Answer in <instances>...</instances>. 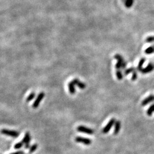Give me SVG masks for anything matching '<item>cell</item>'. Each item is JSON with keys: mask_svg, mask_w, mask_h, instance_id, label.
I'll return each instance as SVG.
<instances>
[{"mask_svg": "<svg viewBox=\"0 0 154 154\" xmlns=\"http://www.w3.org/2000/svg\"><path fill=\"white\" fill-rule=\"evenodd\" d=\"M153 49H154V45H153Z\"/></svg>", "mask_w": 154, "mask_h": 154, "instance_id": "484cf974", "label": "cell"}, {"mask_svg": "<svg viewBox=\"0 0 154 154\" xmlns=\"http://www.w3.org/2000/svg\"><path fill=\"white\" fill-rule=\"evenodd\" d=\"M10 154H25L24 152L23 151H18L14 152H12Z\"/></svg>", "mask_w": 154, "mask_h": 154, "instance_id": "d4e9b609", "label": "cell"}, {"mask_svg": "<svg viewBox=\"0 0 154 154\" xmlns=\"http://www.w3.org/2000/svg\"><path fill=\"white\" fill-rule=\"evenodd\" d=\"M1 133L4 135H7L8 137L12 138H18L20 136V132L17 131L8 130V129H2L1 130Z\"/></svg>", "mask_w": 154, "mask_h": 154, "instance_id": "6da1fadb", "label": "cell"}, {"mask_svg": "<svg viewBox=\"0 0 154 154\" xmlns=\"http://www.w3.org/2000/svg\"><path fill=\"white\" fill-rule=\"evenodd\" d=\"M146 42H149V43L154 42V36L148 37L146 39Z\"/></svg>", "mask_w": 154, "mask_h": 154, "instance_id": "7402d4cb", "label": "cell"}, {"mask_svg": "<svg viewBox=\"0 0 154 154\" xmlns=\"http://www.w3.org/2000/svg\"><path fill=\"white\" fill-rule=\"evenodd\" d=\"M154 111V104L151 106L150 108L148 109L147 111V114L149 116H151L152 114V112Z\"/></svg>", "mask_w": 154, "mask_h": 154, "instance_id": "ac0fdd59", "label": "cell"}, {"mask_svg": "<svg viewBox=\"0 0 154 154\" xmlns=\"http://www.w3.org/2000/svg\"><path fill=\"white\" fill-rule=\"evenodd\" d=\"M116 122V119L115 118H112L110 121L108 122L107 125L104 127L103 129L102 132L103 134H107L110 131V130L111 129L112 126L115 125Z\"/></svg>", "mask_w": 154, "mask_h": 154, "instance_id": "3957f363", "label": "cell"}, {"mask_svg": "<svg viewBox=\"0 0 154 154\" xmlns=\"http://www.w3.org/2000/svg\"><path fill=\"white\" fill-rule=\"evenodd\" d=\"M146 59L144 58H142L140 60L139 62L138 63V65L137 66V70L139 71V72H141V71L143 69V65L145 62Z\"/></svg>", "mask_w": 154, "mask_h": 154, "instance_id": "4fadbf2b", "label": "cell"}, {"mask_svg": "<svg viewBox=\"0 0 154 154\" xmlns=\"http://www.w3.org/2000/svg\"><path fill=\"white\" fill-rule=\"evenodd\" d=\"M116 75L117 78L119 80H122L123 79V74L120 70H117L116 72Z\"/></svg>", "mask_w": 154, "mask_h": 154, "instance_id": "ffe728a7", "label": "cell"}, {"mask_svg": "<svg viewBox=\"0 0 154 154\" xmlns=\"http://www.w3.org/2000/svg\"><path fill=\"white\" fill-rule=\"evenodd\" d=\"M44 97H45V93L43 92H40V93L38 95V96L37 97L36 99L35 100L33 104V107L34 108V109H37V108L39 106L40 102H41L42 100V99H44Z\"/></svg>", "mask_w": 154, "mask_h": 154, "instance_id": "5b68a950", "label": "cell"}, {"mask_svg": "<svg viewBox=\"0 0 154 154\" xmlns=\"http://www.w3.org/2000/svg\"><path fill=\"white\" fill-rule=\"evenodd\" d=\"M137 78H138V74H137V73L135 71L134 72L132 73V78H131L132 81H135V80H136V79H137Z\"/></svg>", "mask_w": 154, "mask_h": 154, "instance_id": "603a6c76", "label": "cell"}, {"mask_svg": "<svg viewBox=\"0 0 154 154\" xmlns=\"http://www.w3.org/2000/svg\"><path fill=\"white\" fill-rule=\"evenodd\" d=\"M23 146H25V144L23 143V142L22 141H20V142L17 143L16 144H15V145L14 146V149L15 150H19L20 149H21Z\"/></svg>", "mask_w": 154, "mask_h": 154, "instance_id": "9a60e30c", "label": "cell"}, {"mask_svg": "<svg viewBox=\"0 0 154 154\" xmlns=\"http://www.w3.org/2000/svg\"><path fill=\"white\" fill-rule=\"evenodd\" d=\"M75 140L77 143L84 144H85V145H87V146L90 145V144H91L92 143V141L91 140V139H90L84 138V137H76Z\"/></svg>", "mask_w": 154, "mask_h": 154, "instance_id": "277c9868", "label": "cell"}, {"mask_svg": "<svg viewBox=\"0 0 154 154\" xmlns=\"http://www.w3.org/2000/svg\"><path fill=\"white\" fill-rule=\"evenodd\" d=\"M38 148V144H34L33 145L30 147L29 149V153H32L34 152H35L36 150Z\"/></svg>", "mask_w": 154, "mask_h": 154, "instance_id": "2e32d148", "label": "cell"}, {"mask_svg": "<svg viewBox=\"0 0 154 154\" xmlns=\"http://www.w3.org/2000/svg\"><path fill=\"white\" fill-rule=\"evenodd\" d=\"M72 82L75 85H76L78 87L80 88L81 89H84L86 88V85L85 84H84V83L83 82H81V81H79V79H74L72 81Z\"/></svg>", "mask_w": 154, "mask_h": 154, "instance_id": "30bf717a", "label": "cell"}, {"mask_svg": "<svg viewBox=\"0 0 154 154\" xmlns=\"http://www.w3.org/2000/svg\"><path fill=\"white\" fill-rule=\"evenodd\" d=\"M135 71V69L133 67H130V68H129V69H127V70H125V74L126 75H128V74H130V73H132L133 72H134Z\"/></svg>", "mask_w": 154, "mask_h": 154, "instance_id": "d6986e66", "label": "cell"}, {"mask_svg": "<svg viewBox=\"0 0 154 154\" xmlns=\"http://www.w3.org/2000/svg\"><path fill=\"white\" fill-rule=\"evenodd\" d=\"M115 59L118 61V62H120L122 64V69H125L126 67V62L125 61L124 59H123V58L121 56V55L119 54H116L115 56H114Z\"/></svg>", "mask_w": 154, "mask_h": 154, "instance_id": "ba28073f", "label": "cell"}, {"mask_svg": "<svg viewBox=\"0 0 154 154\" xmlns=\"http://www.w3.org/2000/svg\"><path fill=\"white\" fill-rule=\"evenodd\" d=\"M154 100V95H150L149 97L146 98V99H144L142 102H141V106H146L147 104H149V103L151 102Z\"/></svg>", "mask_w": 154, "mask_h": 154, "instance_id": "9c48e42d", "label": "cell"}, {"mask_svg": "<svg viewBox=\"0 0 154 154\" xmlns=\"http://www.w3.org/2000/svg\"><path fill=\"white\" fill-rule=\"evenodd\" d=\"M125 5L127 8H130L134 4V0H124Z\"/></svg>", "mask_w": 154, "mask_h": 154, "instance_id": "5bb4252c", "label": "cell"}, {"mask_svg": "<svg viewBox=\"0 0 154 154\" xmlns=\"http://www.w3.org/2000/svg\"><path fill=\"white\" fill-rule=\"evenodd\" d=\"M145 53L146 54H151L153 53H154V49L153 46H150V47H149L148 48H147L146 50H145Z\"/></svg>", "mask_w": 154, "mask_h": 154, "instance_id": "e0dca14e", "label": "cell"}, {"mask_svg": "<svg viewBox=\"0 0 154 154\" xmlns=\"http://www.w3.org/2000/svg\"><path fill=\"white\" fill-rule=\"evenodd\" d=\"M114 126L115 127H114V134L117 135V134H119L120 130H121V121H116L115 125H114Z\"/></svg>", "mask_w": 154, "mask_h": 154, "instance_id": "8fae6325", "label": "cell"}, {"mask_svg": "<svg viewBox=\"0 0 154 154\" xmlns=\"http://www.w3.org/2000/svg\"><path fill=\"white\" fill-rule=\"evenodd\" d=\"M153 70H154V64L152 63H149L146 68L143 69L141 71L140 73L143 74H147L152 72Z\"/></svg>", "mask_w": 154, "mask_h": 154, "instance_id": "52a82bcc", "label": "cell"}, {"mask_svg": "<svg viewBox=\"0 0 154 154\" xmlns=\"http://www.w3.org/2000/svg\"><path fill=\"white\" fill-rule=\"evenodd\" d=\"M122 63L118 61V62H117L116 64H115V67L117 70H120V69L122 68Z\"/></svg>", "mask_w": 154, "mask_h": 154, "instance_id": "cb8c5ba5", "label": "cell"}, {"mask_svg": "<svg viewBox=\"0 0 154 154\" xmlns=\"http://www.w3.org/2000/svg\"><path fill=\"white\" fill-rule=\"evenodd\" d=\"M30 139H31V138H30V135L29 132H26L25 135V137L23 138V139H22V141L23 142V143L25 144V148L26 149H30Z\"/></svg>", "mask_w": 154, "mask_h": 154, "instance_id": "8992f818", "label": "cell"}, {"mask_svg": "<svg viewBox=\"0 0 154 154\" xmlns=\"http://www.w3.org/2000/svg\"><path fill=\"white\" fill-rule=\"evenodd\" d=\"M76 130L81 133H85L88 135H92L94 134V130L92 129L85 127L84 126H79L76 128Z\"/></svg>", "mask_w": 154, "mask_h": 154, "instance_id": "7a4b0ae2", "label": "cell"}, {"mask_svg": "<svg viewBox=\"0 0 154 154\" xmlns=\"http://www.w3.org/2000/svg\"><path fill=\"white\" fill-rule=\"evenodd\" d=\"M75 85L73 84L72 81L70 82L68 84V87L69 89V92L70 94H74L75 92Z\"/></svg>", "mask_w": 154, "mask_h": 154, "instance_id": "7c38bea8", "label": "cell"}, {"mask_svg": "<svg viewBox=\"0 0 154 154\" xmlns=\"http://www.w3.org/2000/svg\"><path fill=\"white\" fill-rule=\"evenodd\" d=\"M35 96V94L34 93V92H32V93H31L29 95L28 97L27 98V99H26L27 102H29L32 100L34 99V98Z\"/></svg>", "mask_w": 154, "mask_h": 154, "instance_id": "44dd1931", "label": "cell"}]
</instances>
